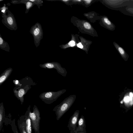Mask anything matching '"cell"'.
<instances>
[{
	"instance_id": "obj_2",
	"label": "cell",
	"mask_w": 133,
	"mask_h": 133,
	"mask_svg": "<svg viewBox=\"0 0 133 133\" xmlns=\"http://www.w3.org/2000/svg\"><path fill=\"white\" fill-rule=\"evenodd\" d=\"M30 105L27 108L29 110V114L32 127L35 133H40V122L41 119L40 112L37 106L34 105L33 111L32 112L30 110Z\"/></svg>"
},
{
	"instance_id": "obj_27",
	"label": "cell",
	"mask_w": 133,
	"mask_h": 133,
	"mask_svg": "<svg viewBox=\"0 0 133 133\" xmlns=\"http://www.w3.org/2000/svg\"><path fill=\"white\" fill-rule=\"evenodd\" d=\"M77 46L78 47L81 48H83V46L81 43H79L77 44Z\"/></svg>"
},
{
	"instance_id": "obj_5",
	"label": "cell",
	"mask_w": 133,
	"mask_h": 133,
	"mask_svg": "<svg viewBox=\"0 0 133 133\" xmlns=\"http://www.w3.org/2000/svg\"><path fill=\"white\" fill-rule=\"evenodd\" d=\"M7 15H2V23L8 28L11 30H16L17 26L15 18L13 14L9 10Z\"/></svg>"
},
{
	"instance_id": "obj_8",
	"label": "cell",
	"mask_w": 133,
	"mask_h": 133,
	"mask_svg": "<svg viewBox=\"0 0 133 133\" xmlns=\"http://www.w3.org/2000/svg\"><path fill=\"white\" fill-rule=\"evenodd\" d=\"M39 66L44 68L55 69L59 74L64 77L66 76L67 74V72L65 68L62 67L59 63L57 62H47L40 64Z\"/></svg>"
},
{
	"instance_id": "obj_7",
	"label": "cell",
	"mask_w": 133,
	"mask_h": 133,
	"mask_svg": "<svg viewBox=\"0 0 133 133\" xmlns=\"http://www.w3.org/2000/svg\"><path fill=\"white\" fill-rule=\"evenodd\" d=\"M131 0H112L107 1V2L113 10H120L127 6H129Z\"/></svg>"
},
{
	"instance_id": "obj_6",
	"label": "cell",
	"mask_w": 133,
	"mask_h": 133,
	"mask_svg": "<svg viewBox=\"0 0 133 133\" xmlns=\"http://www.w3.org/2000/svg\"><path fill=\"white\" fill-rule=\"evenodd\" d=\"M31 88V86L28 84L23 86L19 81L18 84L14 88L13 90L14 94L18 99L20 101L22 105L24 102V96Z\"/></svg>"
},
{
	"instance_id": "obj_23",
	"label": "cell",
	"mask_w": 133,
	"mask_h": 133,
	"mask_svg": "<svg viewBox=\"0 0 133 133\" xmlns=\"http://www.w3.org/2000/svg\"><path fill=\"white\" fill-rule=\"evenodd\" d=\"M84 27L87 29H90L91 28V25L88 23L85 22L84 24Z\"/></svg>"
},
{
	"instance_id": "obj_28",
	"label": "cell",
	"mask_w": 133,
	"mask_h": 133,
	"mask_svg": "<svg viewBox=\"0 0 133 133\" xmlns=\"http://www.w3.org/2000/svg\"><path fill=\"white\" fill-rule=\"evenodd\" d=\"M91 0H85L84 1L87 4H89L90 3L91 1Z\"/></svg>"
},
{
	"instance_id": "obj_12",
	"label": "cell",
	"mask_w": 133,
	"mask_h": 133,
	"mask_svg": "<svg viewBox=\"0 0 133 133\" xmlns=\"http://www.w3.org/2000/svg\"><path fill=\"white\" fill-rule=\"evenodd\" d=\"M17 125L21 133H27L25 128L24 115L19 117L17 121Z\"/></svg>"
},
{
	"instance_id": "obj_25",
	"label": "cell",
	"mask_w": 133,
	"mask_h": 133,
	"mask_svg": "<svg viewBox=\"0 0 133 133\" xmlns=\"http://www.w3.org/2000/svg\"><path fill=\"white\" fill-rule=\"evenodd\" d=\"M21 1L19 0H11V3L13 4H17L22 3L21 2Z\"/></svg>"
},
{
	"instance_id": "obj_9",
	"label": "cell",
	"mask_w": 133,
	"mask_h": 133,
	"mask_svg": "<svg viewBox=\"0 0 133 133\" xmlns=\"http://www.w3.org/2000/svg\"><path fill=\"white\" fill-rule=\"evenodd\" d=\"M79 111L77 110L70 118L67 127L70 133H74L77 128Z\"/></svg>"
},
{
	"instance_id": "obj_19",
	"label": "cell",
	"mask_w": 133,
	"mask_h": 133,
	"mask_svg": "<svg viewBox=\"0 0 133 133\" xmlns=\"http://www.w3.org/2000/svg\"><path fill=\"white\" fill-rule=\"evenodd\" d=\"M30 1L33 2L35 5H36L39 9L41 6L43 5V3L42 0H29Z\"/></svg>"
},
{
	"instance_id": "obj_32",
	"label": "cell",
	"mask_w": 133,
	"mask_h": 133,
	"mask_svg": "<svg viewBox=\"0 0 133 133\" xmlns=\"http://www.w3.org/2000/svg\"><path fill=\"white\" fill-rule=\"evenodd\" d=\"M3 0H0V1H3Z\"/></svg>"
},
{
	"instance_id": "obj_22",
	"label": "cell",
	"mask_w": 133,
	"mask_h": 133,
	"mask_svg": "<svg viewBox=\"0 0 133 133\" xmlns=\"http://www.w3.org/2000/svg\"><path fill=\"white\" fill-rule=\"evenodd\" d=\"M129 97L130 99V105H132L133 104V93L132 92H131L130 93Z\"/></svg>"
},
{
	"instance_id": "obj_1",
	"label": "cell",
	"mask_w": 133,
	"mask_h": 133,
	"mask_svg": "<svg viewBox=\"0 0 133 133\" xmlns=\"http://www.w3.org/2000/svg\"><path fill=\"white\" fill-rule=\"evenodd\" d=\"M76 98L75 95H71L54 108L52 111L55 112L57 121H58L69 110L74 103Z\"/></svg>"
},
{
	"instance_id": "obj_26",
	"label": "cell",
	"mask_w": 133,
	"mask_h": 133,
	"mask_svg": "<svg viewBox=\"0 0 133 133\" xmlns=\"http://www.w3.org/2000/svg\"><path fill=\"white\" fill-rule=\"evenodd\" d=\"M69 45H70L71 46H74L75 45V42L73 41H71L69 43Z\"/></svg>"
},
{
	"instance_id": "obj_14",
	"label": "cell",
	"mask_w": 133,
	"mask_h": 133,
	"mask_svg": "<svg viewBox=\"0 0 133 133\" xmlns=\"http://www.w3.org/2000/svg\"><path fill=\"white\" fill-rule=\"evenodd\" d=\"M5 110L3 102L0 104V131L3 127V123L5 117Z\"/></svg>"
},
{
	"instance_id": "obj_18",
	"label": "cell",
	"mask_w": 133,
	"mask_h": 133,
	"mask_svg": "<svg viewBox=\"0 0 133 133\" xmlns=\"http://www.w3.org/2000/svg\"><path fill=\"white\" fill-rule=\"evenodd\" d=\"M120 11L124 15L133 17V7L127 6L123 8Z\"/></svg>"
},
{
	"instance_id": "obj_3",
	"label": "cell",
	"mask_w": 133,
	"mask_h": 133,
	"mask_svg": "<svg viewBox=\"0 0 133 133\" xmlns=\"http://www.w3.org/2000/svg\"><path fill=\"white\" fill-rule=\"evenodd\" d=\"M66 90L64 89L57 91H49L43 92L39 96L40 98L45 103L50 104L56 101Z\"/></svg>"
},
{
	"instance_id": "obj_29",
	"label": "cell",
	"mask_w": 133,
	"mask_h": 133,
	"mask_svg": "<svg viewBox=\"0 0 133 133\" xmlns=\"http://www.w3.org/2000/svg\"><path fill=\"white\" fill-rule=\"evenodd\" d=\"M74 133H85L84 132H76L75 131Z\"/></svg>"
},
{
	"instance_id": "obj_24",
	"label": "cell",
	"mask_w": 133,
	"mask_h": 133,
	"mask_svg": "<svg viewBox=\"0 0 133 133\" xmlns=\"http://www.w3.org/2000/svg\"><path fill=\"white\" fill-rule=\"evenodd\" d=\"M123 101L125 103L129 102L130 101V97L128 96H125L123 99Z\"/></svg>"
},
{
	"instance_id": "obj_11",
	"label": "cell",
	"mask_w": 133,
	"mask_h": 133,
	"mask_svg": "<svg viewBox=\"0 0 133 133\" xmlns=\"http://www.w3.org/2000/svg\"><path fill=\"white\" fill-rule=\"evenodd\" d=\"M24 116L25 128L26 132L27 133H32V127L29 116V110L28 109L24 115Z\"/></svg>"
},
{
	"instance_id": "obj_13",
	"label": "cell",
	"mask_w": 133,
	"mask_h": 133,
	"mask_svg": "<svg viewBox=\"0 0 133 133\" xmlns=\"http://www.w3.org/2000/svg\"><path fill=\"white\" fill-rule=\"evenodd\" d=\"M12 69L9 68L5 70L1 75L0 77V85L7 79L12 71Z\"/></svg>"
},
{
	"instance_id": "obj_20",
	"label": "cell",
	"mask_w": 133,
	"mask_h": 133,
	"mask_svg": "<svg viewBox=\"0 0 133 133\" xmlns=\"http://www.w3.org/2000/svg\"><path fill=\"white\" fill-rule=\"evenodd\" d=\"M8 10V7L6 6L5 4H4L3 6L1 7L0 8V10L1 11V13L2 14V15L6 14Z\"/></svg>"
},
{
	"instance_id": "obj_30",
	"label": "cell",
	"mask_w": 133,
	"mask_h": 133,
	"mask_svg": "<svg viewBox=\"0 0 133 133\" xmlns=\"http://www.w3.org/2000/svg\"><path fill=\"white\" fill-rule=\"evenodd\" d=\"M123 100H122V101H121V103H123Z\"/></svg>"
},
{
	"instance_id": "obj_17",
	"label": "cell",
	"mask_w": 133,
	"mask_h": 133,
	"mask_svg": "<svg viewBox=\"0 0 133 133\" xmlns=\"http://www.w3.org/2000/svg\"><path fill=\"white\" fill-rule=\"evenodd\" d=\"M22 4H25L26 5L25 14H27L30 10L35 5V4L29 0H22L21 1Z\"/></svg>"
},
{
	"instance_id": "obj_31",
	"label": "cell",
	"mask_w": 133,
	"mask_h": 133,
	"mask_svg": "<svg viewBox=\"0 0 133 133\" xmlns=\"http://www.w3.org/2000/svg\"><path fill=\"white\" fill-rule=\"evenodd\" d=\"M63 1L64 2H66V1H68V0H63Z\"/></svg>"
},
{
	"instance_id": "obj_10",
	"label": "cell",
	"mask_w": 133,
	"mask_h": 133,
	"mask_svg": "<svg viewBox=\"0 0 133 133\" xmlns=\"http://www.w3.org/2000/svg\"><path fill=\"white\" fill-rule=\"evenodd\" d=\"M78 124V126L75 131L82 132L86 133L85 121L83 116L81 115V117L79 119Z\"/></svg>"
},
{
	"instance_id": "obj_4",
	"label": "cell",
	"mask_w": 133,
	"mask_h": 133,
	"mask_svg": "<svg viewBox=\"0 0 133 133\" xmlns=\"http://www.w3.org/2000/svg\"><path fill=\"white\" fill-rule=\"evenodd\" d=\"M30 32L33 37L35 44L36 47L39 45L43 38V34L42 26L40 23H36L31 28Z\"/></svg>"
},
{
	"instance_id": "obj_21",
	"label": "cell",
	"mask_w": 133,
	"mask_h": 133,
	"mask_svg": "<svg viewBox=\"0 0 133 133\" xmlns=\"http://www.w3.org/2000/svg\"><path fill=\"white\" fill-rule=\"evenodd\" d=\"M12 129L13 131L15 133H18L17 128L15 124V119H14L12 121L11 124Z\"/></svg>"
},
{
	"instance_id": "obj_15",
	"label": "cell",
	"mask_w": 133,
	"mask_h": 133,
	"mask_svg": "<svg viewBox=\"0 0 133 133\" xmlns=\"http://www.w3.org/2000/svg\"><path fill=\"white\" fill-rule=\"evenodd\" d=\"M113 44L115 49L123 57L126 58L128 54L124 49L115 42H113Z\"/></svg>"
},
{
	"instance_id": "obj_16",
	"label": "cell",
	"mask_w": 133,
	"mask_h": 133,
	"mask_svg": "<svg viewBox=\"0 0 133 133\" xmlns=\"http://www.w3.org/2000/svg\"><path fill=\"white\" fill-rule=\"evenodd\" d=\"M0 48L6 51L10 52V48L8 43L3 38L0 34Z\"/></svg>"
}]
</instances>
